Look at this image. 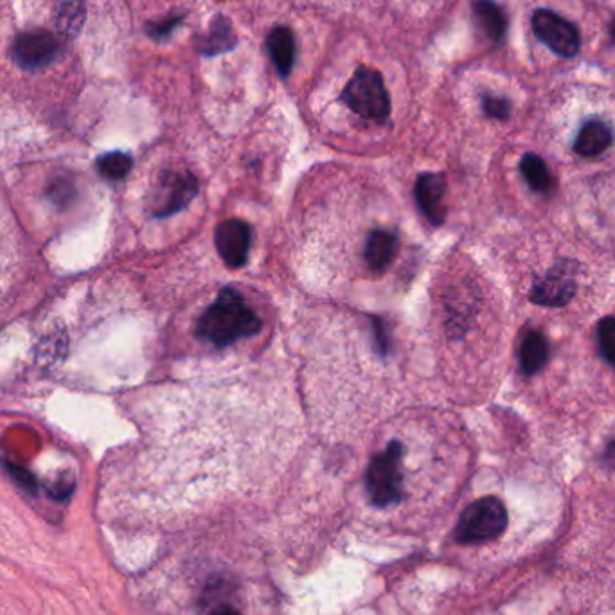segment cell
<instances>
[{"mask_svg": "<svg viewBox=\"0 0 615 615\" xmlns=\"http://www.w3.org/2000/svg\"><path fill=\"white\" fill-rule=\"evenodd\" d=\"M263 328L258 313L245 303L238 290L225 288L198 319L197 337L216 348L256 335Z\"/></svg>", "mask_w": 615, "mask_h": 615, "instance_id": "cell-1", "label": "cell"}, {"mask_svg": "<svg viewBox=\"0 0 615 615\" xmlns=\"http://www.w3.org/2000/svg\"><path fill=\"white\" fill-rule=\"evenodd\" d=\"M369 499L376 506H389L402 499L403 446L398 441L389 443L382 454L369 464L366 475Z\"/></svg>", "mask_w": 615, "mask_h": 615, "instance_id": "cell-2", "label": "cell"}, {"mask_svg": "<svg viewBox=\"0 0 615 615\" xmlns=\"http://www.w3.org/2000/svg\"><path fill=\"white\" fill-rule=\"evenodd\" d=\"M342 101L355 114L371 121H385L391 114V99L380 72L360 67L342 92Z\"/></svg>", "mask_w": 615, "mask_h": 615, "instance_id": "cell-3", "label": "cell"}, {"mask_svg": "<svg viewBox=\"0 0 615 615\" xmlns=\"http://www.w3.org/2000/svg\"><path fill=\"white\" fill-rule=\"evenodd\" d=\"M508 526L506 506L495 497L475 500L464 509L455 529V538L463 544L488 542L502 535Z\"/></svg>", "mask_w": 615, "mask_h": 615, "instance_id": "cell-4", "label": "cell"}, {"mask_svg": "<svg viewBox=\"0 0 615 615\" xmlns=\"http://www.w3.org/2000/svg\"><path fill=\"white\" fill-rule=\"evenodd\" d=\"M531 27L536 38L563 60H571L580 54V29L553 9H536L531 15Z\"/></svg>", "mask_w": 615, "mask_h": 615, "instance_id": "cell-5", "label": "cell"}, {"mask_svg": "<svg viewBox=\"0 0 615 615\" xmlns=\"http://www.w3.org/2000/svg\"><path fill=\"white\" fill-rule=\"evenodd\" d=\"M578 265L571 259L558 261L553 268L545 272L544 277L535 281L529 292L531 303L545 308H563L571 303L578 290L576 279Z\"/></svg>", "mask_w": 615, "mask_h": 615, "instance_id": "cell-6", "label": "cell"}, {"mask_svg": "<svg viewBox=\"0 0 615 615\" xmlns=\"http://www.w3.org/2000/svg\"><path fill=\"white\" fill-rule=\"evenodd\" d=\"M60 42L47 31H29L18 36L13 45V58L18 67L26 71H38L58 58Z\"/></svg>", "mask_w": 615, "mask_h": 615, "instance_id": "cell-7", "label": "cell"}, {"mask_svg": "<svg viewBox=\"0 0 615 615\" xmlns=\"http://www.w3.org/2000/svg\"><path fill=\"white\" fill-rule=\"evenodd\" d=\"M197 191L198 180L195 175L188 171H166L157 189L155 216H170L184 209L195 198Z\"/></svg>", "mask_w": 615, "mask_h": 615, "instance_id": "cell-8", "label": "cell"}, {"mask_svg": "<svg viewBox=\"0 0 615 615\" xmlns=\"http://www.w3.org/2000/svg\"><path fill=\"white\" fill-rule=\"evenodd\" d=\"M250 227L249 223L241 220H225L216 227L214 243L220 258L225 265L232 268H240L247 263L250 250Z\"/></svg>", "mask_w": 615, "mask_h": 615, "instance_id": "cell-9", "label": "cell"}, {"mask_svg": "<svg viewBox=\"0 0 615 615\" xmlns=\"http://www.w3.org/2000/svg\"><path fill=\"white\" fill-rule=\"evenodd\" d=\"M615 143L614 126L601 117H592L581 126L572 150L580 157L592 159L610 150Z\"/></svg>", "mask_w": 615, "mask_h": 615, "instance_id": "cell-10", "label": "cell"}, {"mask_svg": "<svg viewBox=\"0 0 615 615\" xmlns=\"http://www.w3.org/2000/svg\"><path fill=\"white\" fill-rule=\"evenodd\" d=\"M446 180L437 173H425L419 177L414 188V195L418 200L419 209L434 225H441L445 220Z\"/></svg>", "mask_w": 615, "mask_h": 615, "instance_id": "cell-11", "label": "cell"}, {"mask_svg": "<svg viewBox=\"0 0 615 615\" xmlns=\"http://www.w3.org/2000/svg\"><path fill=\"white\" fill-rule=\"evenodd\" d=\"M549 362V344L538 330L527 331L518 351V364L524 376L540 373Z\"/></svg>", "mask_w": 615, "mask_h": 615, "instance_id": "cell-12", "label": "cell"}, {"mask_svg": "<svg viewBox=\"0 0 615 615\" xmlns=\"http://www.w3.org/2000/svg\"><path fill=\"white\" fill-rule=\"evenodd\" d=\"M398 250V236L391 231H373L367 236L364 259L373 272H384L393 263Z\"/></svg>", "mask_w": 615, "mask_h": 615, "instance_id": "cell-13", "label": "cell"}, {"mask_svg": "<svg viewBox=\"0 0 615 615\" xmlns=\"http://www.w3.org/2000/svg\"><path fill=\"white\" fill-rule=\"evenodd\" d=\"M267 51L281 76H288L295 62V42L292 31L285 26H277L268 33Z\"/></svg>", "mask_w": 615, "mask_h": 615, "instance_id": "cell-14", "label": "cell"}, {"mask_svg": "<svg viewBox=\"0 0 615 615\" xmlns=\"http://www.w3.org/2000/svg\"><path fill=\"white\" fill-rule=\"evenodd\" d=\"M475 18L493 44H500L508 33V17L495 0H475Z\"/></svg>", "mask_w": 615, "mask_h": 615, "instance_id": "cell-15", "label": "cell"}, {"mask_svg": "<svg viewBox=\"0 0 615 615\" xmlns=\"http://www.w3.org/2000/svg\"><path fill=\"white\" fill-rule=\"evenodd\" d=\"M520 173L527 186L540 195H551L554 191V179L544 159L536 153H526L520 161Z\"/></svg>", "mask_w": 615, "mask_h": 615, "instance_id": "cell-16", "label": "cell"}, {"mask_svg": "<svg viewBox=\"0 0 615 615\" xmlns=\"http://www.w3.org/2000/svg\"><path fill=\"white\" fill-rule=\"evenodd\" d=\"M234 45H236V35L232 31L229 18L218 15L211 22V29H209V33L202 40L198 51L204 54V56H216V54L231 51V49H234Z\"/></svg>", "mask_w": 615, "mask_h": 615, "instance_id": "cell-17", "label": "cell"}, {"mask_svg": "<svg viewBox=\"0 0 615 615\" xmlns=\"http://www.w3.org/2000/svg\"><path fill=\"white\" fill-rule=\"evenodd\" d=\"M85 4L81 0H63L54 13L56 31L65 38H74L85 24Z\"/></svg>", "mask_w": 615, "mask_h": 615, "instance_id": "cell-18", "label": "cell"}, {"mask_svg": "<svg viewBox=\"0 0 615 615\" xmlns=\"http://www.w3.org/2000/svg\"><path fill=\"white\" fill-rule=\"evenodd\" d=\"M132 157L126 153L112 152L103 155L98 159V171L110 180L125 179L126 175L132 170Z\"/></svg>", "mask_w": 615, "mask_h": 615, "instance_id": "cell-19", "label": "cell"}, {"mask_svg": "<svg viewBox=\"0 0 615 615\" xmlns=\"http://www.w3.org/2000/svg\"><path fill=\"white\" fill-rule=\"evenodd\" d=\"M598 346L601 357L615 369V317L612 315L598 322Z\"/></svg>", "mask_w": 615, "mask_h": 615, "instance_id": "cell-20", "label": "cell"}, {"mask_svg": "<svg viewBox=\"0 0 615 615\" xmlns=\"http://www.w3.org/2000/svg\"><path fill=\"white\" fill-rule=\"evenodd\" d=\"M511 101L508 98H502V96H484L482 98V110L486 116L491 119H499V121H506L511 116Z\"/></svg>", "mask_w": 615, "mask_h": 615, "instance_id": "cell-21", "label": "cell"}, {"mask_svg": "<svg viewBox=\"0 0 615 615\" xmlns=\"http://www.w3.org/2000/svg\"><path fill=\"white\" fill-rule=\"evenodd\" d=\"M179 22V17H171L166 18V20H161V22H157V24H150V26H148V35L155 38V40H162V38H166V36L170 35L175 27L179 26Z\"/></svg>", "mask_w": 615, "mask_h": 615, "instance_id": "cell-22", "label": "cell"}, {"mask_svg": "<svg viewBox=\"0 0 615 615\" xmlns=\"http://www.w3.org/2000/svg\"><path fill=\"white\" fill-rule=\"evenodd\" d=\"M72 188L67 182H54L53 188L49 189V197L53 200L54 204H63L71 198Z\"/></svg>", "mask_w": 615, "mask_h": 615, "instance_id": "cell-23", "label": "cell"}, {"mask_svg": "<svg viewBox=\"0 0 615 615\" xmlns=\"http://www.w3.org/2000/svg\"><path fill=\"white\" fill-rule=\"evenodd\" d=\"M211 615H241L240 612H236L232 607H222L218 608V610H214Z\"/></svg>", "mask_w": 615, "mask_h": 615, "instance_id": "cell-24", "label": "cell"}, {"mask_svg": "<svg viewBox=\"0 0 615 615\" xmlns=\"http://www.w3.org/2000/svg\"><path fill=\"white\" fill-rule=\"evenodd\" d=\"M608 31H610V38H612V42L615 44V18L612 20V24H610V29H608Z\"/></svg>", "mask_w": 615, "mask_h": 615, "instance_id": "cell-25", "label": "cell"}]
</instances>
